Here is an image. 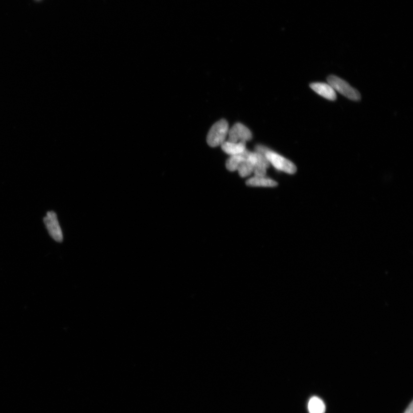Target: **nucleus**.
I'll list each match as a JSON object with an SVG mask.
<instances>
[{
	"label": "nucleus",
	"mask_w": 413,
	"mask_h": 413,
	"mask_svg": "<svg viewBox=\"0 0 413 413\" xmlns=\"http://www.w3.org/2000/svg\"><path fill=\"white\" fill-rule=\"evenodd\" d=\"M229 130V124L226 120H221L216 123L210 129L207 137V142L212 147L221 146L226 141Z\"/></svg>",
	"instance_id": "f257e3e1"
},
{
	"label": "nucleus",
	"mask_w": 413,
	"mask_h": 413,
	"mask_svg": "<svg viewBox=\"0 0 413 413\" xmlns=\"http://www.w3.org/2000/svg\"><path fill=\"white\" fill-rule=\"evenodd\" d=\"M270 164L277 170L289 174H294L297 170L296 166L287 158L268 148L264 154Z\"/></svg>",
	"instance_id": "f03ea898"
},
{
	"label": "nucleus",
	"mask_w": 413,
	"mask_h": 413,
	"mask_svg": "<svg viewBox=\"0 0 413 413\" xmlns=\"http://www.w3.org/2000/svg\"><path fill=\"white\" fill-rule=\"evenodd\" d=\"M404 413H413V402H412V401L410 403V404H409V406L407 407V408H406V410H405Z\"/></svg>",
	"instance_id": "f8f14e48"
},
{
	"label": "nucleus",
	"mask_w": 413,
	"mask_h": 413,
	"mask_svg": "<svg viewBox=\"0 0 413 413\" xmlns=\"http://www.w3.org/2000/svg\"><path fill=\"white\" fill-rule=\"evenodd\" d=\"M248 150L246 149L243 153L230 156L226 161V168L230 171H236L239 166L243 162L246 158Z\"/></svg>",
	"instance_id": "1a4fd4ad"
},
{
	"label": "nucleus",
	"mask_w": 413,
	"mask_h": 413,
	"mask_svg": "<svg viewBox=\"0 0 413 413\" xmlns=\"http://www.w3.org/2000/svg\"><path fill=\"white\" fill-rule=\"evenodd\" d=\"M311 88L317 94L330 101H335L336 99V91L328 83H313L310 85Z\"/></svg>",
	"instance_id": "423d86ee"
},
{
	"label": "nucleus",
	"mask_w": 413,
	"mask_h": 413,
	"mask_svg": "<svg viewBox=\"0 0 413 413\" xmlns=\"http://www.w3.org/2000/svg\"><path fill=\"white\" fill-rule=\"evenodd\" d=\"M228 141L233 142H247L251 140V131L244 124L237 123L229 129Z\"/></svg>",
	"instance_id": "39448f33"
},
{
	"label": "nucleus",
	"mask_w": 413,
	"mask_h": 413,
	"mask_svg": "<svg viewBox=\"0 0 413 413\" xmlns=\"http://www.w3.org/2000/svg\"><path fill=\"white\" fill-rule=\"evenodd\" d=\"M328 84L332 87L335 91L344 95L352 101H359L361 95L358 91L353 89L347 82L341 78L331 75L327 79Z\"/></svg>",
	"instance_id": "7ed1b4c3"
},
{
	"label": "nucleus",
	"mask_w": 413,
	"mask_h": 413,
	"mask_svg": "<svg viewBox=\"0 0 413 413\" xmlns=\"http://www.w3.org/2000/svg\"><path fill=\"white\" fill-rule=\"evenodd\" d=\"M308 408L309 413H325V405L322 399L313 396L309 400Z\"/></svg>",
	"instance_id": "9d476101"
},
{
	"label": "nucleus",
	"mask_w": 413,
	"mask_h": 413,
	"mask_svg": "<svg viewBox=\"0 0 413 413\" xmlns=\"http://www.w3.org/2000/svg\"><path fill=\"white\" fill-rule=\"evenodd\" d=\"M44 222L50 236L55 241L62 242L63 240V233L56 213L48 212L46 217L44 218Z\"/></svg>",
	"instance_id": "20e7f679"
},
{
	"label": "nucleus",
	"mask_w": 413,
	"mask_h": 413,
	"mask_svg": "<svg viewBox=\"0 0 413 413\" xmlns=\"http://www.w3.org/2000/svg\"><path fill=\"white\" fill-rule=\"evenodd\" d=\"M237 170L242 177H247L253 173L254 166L248 160L247 156H246V160L239 166Z\"/></svg>",
	"instance_id": "9b49d317"
},
{
	"label": "nucleus",
	"mask_w": 413,
	"mask_h": 413,
	"mask_svg": "<svg viewBox=\"0 0 413 413\" xmlns=\"http://www.w3.org/2000/svg\"><path fill=\"white\" fill-rule=\"evenodd\" d=\"M245 142H233L229 141H225L222 144V150L230 156H234L243 153L246 149Z\"/></svg>",
	"instance_id": "0eeeda50"
},
{
	"label": "nucleus",
	"mask_w": 413,
	"mask_h": 413,
	"mask_svg": "<svg viewBox=\"0 0 413 413\" xmlns=\"http://www.w3.org/2000/svg\"><path fill=\"white\" fill-rule=\"evenodd\" d=\"M246 184L251 186H263V187H275L277 185V182L275 180L265 177L255 176L249 178L246 181Z\"/></svg>",
	"instance_id": "6e6552de"
}]
</instances>
